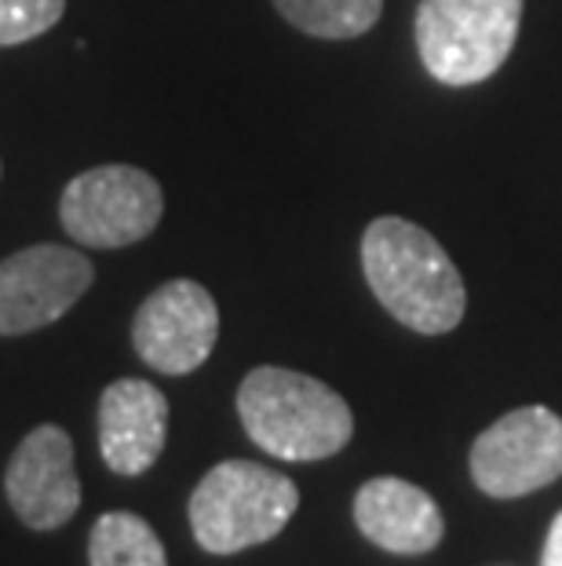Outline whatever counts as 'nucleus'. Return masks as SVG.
Returning <instances> with one entry per match:
<instances>
[{"label": "nucleus", "instance_id": "obj_1", "mask_svg": "<svg viewBox=\"0 0 562 566\" xmlns=\"http://www.w3.org/2000/svg\"><path fill=\"white\" fill-rule=\"evenodd\" d=\"M362 271L380 307L405 329L442 336L460 325L468 289L457 263L424 227L399 216L373 220L362 234Z\"/></svg>", "mask_w": 562, "mask_h": 566}, {"label": "nucleus", "instance_id": "obj_2", "mask_svg": "<svg viewBox=\"0 0 562 566\" xmlns=\"http://www.w3.org/2000/svg\"><path fill=\"white\" fill-rule=\"evenodd\" d=\"M237 417L263 453L278 461H326L354 436V417L329 384L307 373L259 366L237 388Z\"/></svg>", "mask_w": 562, "mask_h": 566}, {"label": "nucleus", "instance_id": "obj_3", "mask_svg": "<svg viewBox=\"0 0 562 566\" xmlns=\"http://www.w3.org/2000/svg\"><path fill=\"white\" fill-rule=\"evenodd\" d=\"M300 509L289 475L256 461H223L190 493V530L212 556H234L278 537Z\"/></svg>", "mask_w": 562, "mask_h": 566}, {"label": "nucleus", "instance_id": "obj_4", "mask_svg": "<svg viewBox=\"0 0 562 566\" xmlns=\"http://www.w3.org/2000/svg\"><path fill=\"white\" fill-rule=\"evenodd\" d=\"M519 22L522 0H421L416 52L438 84L468 88L508 63Z\"/></svg>", "mask_w": 562, "mask_h": 566}, {"label": "nucleus", "instance_id": "obj_5", "mask_svg": "<svg viewBox=\"0 0 562 566\" xmlns=\"http://www.w3.org/2000/svg\"><path fill=\"white\" fill-rule=\"evenodd\" d=\"M161 184L136 165H95L74 176L59 198V220L77 245L125 249L161 223Z\"/></svg>", "mask_w": 562, "mask_h": 566}, {"label": "nucleus", "instance_id": "obj_6", "mask_svg": "<svg viewBox=\"0 0 562 566\" xmlns=\"http://www.w3.org/2000/svg\"><path fill=\"white\" fill-rule=\"evenodd\" d=\"M471 479L486 497L516 501L562 479V417L548 406L511 409L471 446Z\"/></svg>", "mask_w": 562, "mask_h": 566}, {"label": "nucleus", "instance_id": "obj_7", "mask_svg": "<svg viewBox=\"0 0 562 566\" xmlns=\"http://www.w3.org/2000/svg\"><path fill=\"white\" fill-rule=\"evenodd\" d=\"M220 336V307L205 285L176 279L142 300L131 322V344L150 369L187 377L209 363Z\"/></svg>", "mask_w": 562, "mask_h": 566}, {"label": "nucleus", "instance_id": "obj_8", "mask_svg": "<svg viewBox=\"0 0 562 566\" xmlns=\"http://www.w3.org/2000/svg\"><path fill=\"white\" fill-rule=\"evenodd\" d=\"M95 268L66 245H30L0 260V336L44 329L88 293Z\"/></svg>", "mask_w": 562, "mask_h": 566}, {"label": "nucleus", "instance_id": "obj_9", "mask_svg": "<svg viewBox=\"0 0 562 566\" xmlns=\"http://www.w3.org/2000/svg\"><path fill=\"white\" fill-rule=\"evenodd\" d=\"M8 504L30 530H59L81 509L74 442L59 424L33 428L15 446L4 475Z\"/></svg>", "mask_w": 562, "mask_h": 566}, {"label": "nucleus", "instance_id": "obj_10", "mask_svg": "<svg viewBox=\"0 0 562 566\" xmlns=\"http://www.w3.org/2000/svg\"><path fill=\"white\" fill-rule=\"evenodd\" d=\"M169 439V399L150 380H114L99 399V453L110 472L142 475Z\"/></svg>", "mask_w": 562, "mask_h": 566}, {"label": "nucleus", "instance_id": "obj_11", "mask_svg": "<svg viewBox=\"0 0 562 566\" xmlns=\"http://www.w3.org/2000/svg\"><path fill=\"white\" fill-rule=\"evenodd\" d=\"M354 523L391 556H427L446 534V520L432 493L394 475L369 479L354 493Z\"/></svg>", "mask_w": 562, "mask_h": 566}, {"label": "nucleus", "instance_id": "obj_12", "mask_svg": "<svg viewBox=\"0 0 562 566\" xmlns=\"http://www.w3.org/2000/svg\"><path fill=\"white\" fill-rule=\"evenodd\" d=\"M92 566H169L161 537L136 512H106L88 537Z\"/></svg>", "mask_w": 562, "mask_h": 566}, {"label": "nucleus", "instance_id": "obj_13", "mask_svg": "<svg viewBox=\"0 0 562 566\" xmlns=\"http://www.w3.org/2000/svg\"><path fill=\"white\" fill-rule=\"evenodd\" d=\"M285 22L321 41L362 38L380 22L384 0H274Z\"/></svg>", "mask_w": 562, "mask_h": 566}, {"label": "nucleus", "instance_id": "obj_14", "mask_svg": "<svg viewBox=\"0 0 562 566\" xmlns=\"http://www.w3.org/2000/svg\"><path fill=\"white\" fill-rule=\"evenodd\" d=\"M66 0H0V48L26 44L63 19Z\"/></svg>", "mask_w": 562, "mask_h": 566}, {"label": "nucleus", "instance_id": "obj_15", "mask_svg": "<svg viewBox=\"0 0 562 566\" xmlns=\"http://www.w3.org/2000/svg\"><path fill=\"white\" fill-rule=\"evenodd\" d=\"M541 566H562V512L552 520V530H548V537H544Z\"/></svg>", "mask_w": 562, "mask_h": 566}]
</instances>
